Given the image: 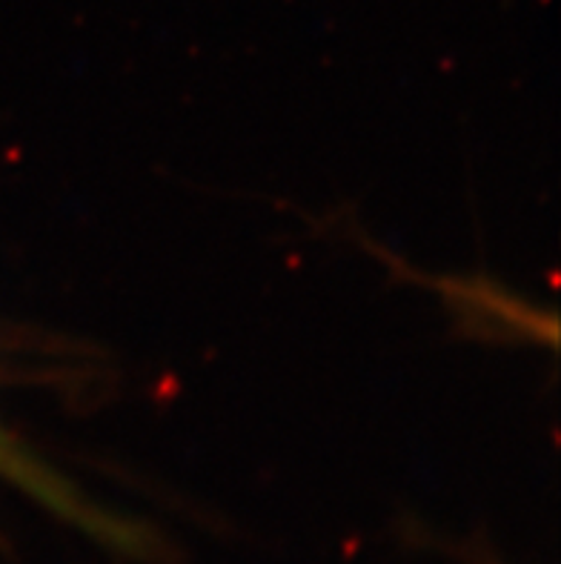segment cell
Wrapping results in <instances>:
<instances>
[{"mask_svg": "<svg viewBox=\"0 0 561 564\" xmlns=\"http://www.w3.org/2000/svg\"><path fill=\"white\" fill-rule=\"evenodd\" d=\"M0 476L12 481L14 487H21L23 494L35 501H41L46 510L66 522L78 524L80 530L100 542L118 544L127 551L141 544V530H132L123 519L93 505L78 487L66 481L57 470H52L46 462L32 456L18 438L9 436L7 430H0Z\"/></svg>", "mask_w": 561, "mask_h": 564, "instance_id": "6da1fadb", "label": "cell"}]
</instances>
